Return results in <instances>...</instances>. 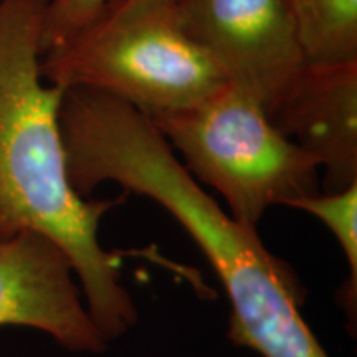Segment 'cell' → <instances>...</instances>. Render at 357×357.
<instances>
[{
	"instance_id": "cell-1",
	"label": "cell",
	"mask_w": 357,
	"mask_h": 357,
	"mask_svg": "<svg viewBox=\"0 0 357 357\" xmlns=\"http://www.w3.org/2000/svg\"><path fill=\"white\" fill-rule=\"evenodd\" d=\"M66 169L89 197L106 182L154 200L176 218L229 296V339L261 357H329L301 314L306 288L187 171L153 119L118 98L66 89L60 109Z\"/></svg>"
},
{
	"instance_id": "cell-2",
	"label": "cell",
	"mask_w": 357,
	"mask_h": 357,
	"mask_svg": "<svg viewBox=\"0 0 357 357\" xmlns=\"http://www.w3.org/2000/svg\"><path fill=\"white\" fill-rule=\"evenodd\" d=\"M40 0H0V238L35 231L70 258L106 342L139 312L121 283L123 252L100 242L102 217L123 197L89 200L71 185L60 129L65 91L42 73Z\"/></svg>"
},
{
	"instance_id": "cell-3",
	"label": "cell",
	"mask_w": 357,
	"mask_h": 357,
	"mask_svg": "<svg viewBox=\"0 0 357 357\" xmlns=\"http://www.w3.org/2000/svg\"><path fill=\"white\" fill-rule=\"evenodd\" d=\"M199 184L212 187L236 222L258 230L271 205L318 194L319 167L261 105L230 84L181 113L153 119Z\"/></svg>"
},
{
	"instance_id": "cell-4",
	"label": "cell",
	"mask_w": 357,
	"mask_h": 357,
	"mask_svg": "<svg viewBox=\"0 0 357 357\" xmlns=\"http://www.w3.org/2000/svg\"><path fill=\"white\" fill-rule=\"evenodd\" d=\"M42 73L63 91L82 88L118 98L151 119L189 109L227 84L172 7L98 20L43 53Z\"/></svg>"
},
{
	"instance_id": "cell-5",
	"label": "cell",
	"mask_w": 357,
	"mask_h": 357,
	"mask_svg": "<svg viewBox=\"0 0 357 357\" xmlns=\"http://www.w3.org/2000/svg\"><path fill=\"white\" fill-rule=\"evenodd\" d=\"M174 15L227 84L270 116L303 66L289 0H177Z\"/></svg>"
},
{
	"instance_id": "cell-6",
	"label": "cell",
	"mask_w": 357,
	"mask_h": 357,
	"mask_svg": "<svg viewBox=\"0 0 357 357\" xmlns=\"http://www.w3.org/2000/svg\"><path fill=\"white\" fill-rule=\"evenodd\" d=\"M50 334L65 349L102 354L108 342L93 323L70 258L35 231L0 238V326Z\"/></svg>"
},
{
	"instance_id": "cell-7",
	"label": "cell",
	"mask_w": 357,
	"mask_h": 357,
	"mask_svg": "<svg viewBox=\"0 0 357 357\" xmlns=\"http://www.w3.org/2000/svg\"><path fill=\"white\" fill-rule=\"evenodd\" d=\"M324 172L323 192L357 182V60L305 65L270 114Z\"/></svg>"
},
{
	"instance_id": "cell-8",
	"label": "cell",
	"mask_w": 357,
	"mask_h": 357,
	"mask_svg": "<svg viewBox=\"0 0 357 357\" xmlns=\"http://www.w3.org/2000/svg\"><path fill=\"white\" fill-rule=\"evenodd\" d=\"M306 65L357 60V0H289Z\"/></svg>"
},
{
	"instance_id": "cell-9",
	"label": "cell",
	"mask_w": 357,
	"mask_h": 357,
	"mask_svg": "<svg viewBox=\"0 0 357 357\" xmlns=\"http://www.w3.org/2000/svg\"><path fill=\"white\" fill-rule=\"evenodd\" d=\"M288 207L316 217L337 240L349 268V276L337 293V303L346 312L354 334L357 321V182L342 190L318 192L294 200Z\"/></svg>"
},
{
	"instance_id": "cell-10",
	"label": "cell",
	"mask_w": 357,
	"mask_h": 357,
	"mask_svg": "<svg viewBox=\"0 0 357 357\" xmlns=\"http://www.w3.org/2000/svg\"><path fill=\"white\" fill-rule=\"evenodd\" d=\"M109 0H48L42 10L43 53L61 47L93 26Z\"/></svg>"
},
{
	"instance_id": "cell-11",
	"label": "cell",
	"mask_w": 357,
	"mask_h": 357,
	"mask_svg": "<svg viewBox=\"0 0 357 357\" xmlns=\"http://www.w3.org/2000/svg\"><path fill=\"white\" fill-rule=\"evenodd\" d=\"M177 0H109L105 12L98 20L121 19V17L134 15L146 10H155V8L172 7Z\"/></svg>"
},
{
	"instance_id": "cell-12",
	"label": "cell",
	"mask_w": 357,
	"mask_h": 357,
	"mask_svg": "<svg viewBox=\"0 0 357 357\" xmlns=\"http://www.w3.org/2000/svg\"><path fill=\"white\" fill-rule=\"evenodd\" d=\"M40 2H43V3H45V2H48V0H40Z\"/></svg>"
}]
</instances>
